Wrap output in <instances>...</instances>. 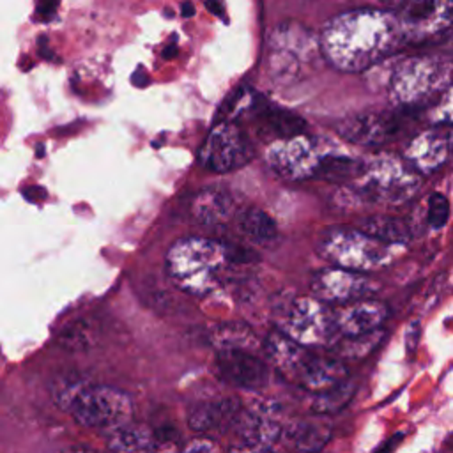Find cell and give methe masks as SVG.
I'll return each mask as SVG.
<instances>
[{
  "instance_id": "obj_17",
  "label": "cell",
  "mask_w": 453,
  "mask_h": 453,
  "mask_svg": "<svg viewBox=\"0 0 453 453\" xmlns=\"http://www.w3.org/2000/svg\"><path fill=\"white\" fill-rule=\"evenodd\" d=\"M345 379H347V368L340 357L319 356L310 350L292 382L303 386L308 391L319 393Z\"/></svg>"
},
{
  "instance_id": "obj_18",
  "label": "cell",
  "mask_w": 453,
  "mask_h": 453,
  "mask_svg": "<svg viewBox=\"0 0 453 453\" xmlns=\"http://www.w3.org/2000/svg\"><path fill=\"white\" fill-rule=\"evenodd\" d=\"M239 412L241 402L234 396H226L195 405L188 414V423L195 432H223L234 423Z\"/></svg>"
},
{
  "instance_id": "obj_2",
  "label": "cell",
  "mask_w": 453,
  "mask_h": 453,
  "mask_svg": "<svg viewBox=\"0 0 453 453\" xmlns=\"http://www.w3.org/2000/svg\"><path fill=\"white\" fill-rule=\"evenodd\" d=\"M234 267H239L230 244L203 239L184 237L175 241L166 253V273L182 292L191 296H207L226 283Z\"/></svg>"
},
{
  "instance_id": "obj_21",
  "label": "cell",
  "mask_w": 453,
  "mask_h": 453,
  "mask_svg": "<svg viewBox=\"0 0 453 453\" xmlns=\"http://www.w3.org/2000/svg\"><path fill=\"white\" fill-rule=\"evenodd\" d=\"M234 209V202L230 195L218 188L202 189L191 205V212L195 219L202 225H219L223 223Z\"/></svg>"
},
{
  "instance_id": "obj_31",
  "label": "cell",
  "mask_w": 453,
  "mask_h": 453,
  "mask_svg": "<svg viewBox=\"0 0 453 453\" xmlns=\"http://www.w3.org/2000/svg\"><path fill=\"white\" fill-rule=\"evenodd\" d=\"M437 108L441 111V119L442 120H453V80L446 87V90L439 96Z\"/></svg>"
},
{
  "instance_id": "obj_13",
  "label": "cell",
  "mask_w": 453,
  "mask_h": 453,
  "mask_svg": "<svg viewBox=\"0 0 453 453\" xmlns=\"http://www.w3.org/2000/svg\"><path fill=\"white\" fill-rule=\"evenodd\" d=\"M216 368L223 380L250 391L262 389L269 379L265 363L242 349L218 350Z\"/></svg>"
},
{
  "instance_id": "obj_32",
  "label": "cell",
  "mask_w": 453,
  "mask_h": 453,
  "mask_svg": "<svg viewBox=\"0 0 453 453\" xmlns=\"http://www.w3.org/2000/svg\"><path fill=\"white\" fill-rule=\"evenodd\" d=\"M154 439L156 442H172V441H177L179 439V432L173 428V426H163V428H157L154 432Z\"/></svg>"
},
{
  "instance_id": "obj_5",
  "label": "cell",
  "mask_w": 453,
  "mask_h": 453,
  "mask_svg": "<svg viewBox=\"0 0 453 453\" xmlns=\"http://www.w3.org/2000/svg\"><path fill=\"white\" fill-rule=\"evenodd\" d=\"M451 80V71L444 62L432 57H411L395 67L389 90L396 103L419 106L439 99Z\"/></svg>"
},
{
  "instance_id": "obj_3",
  "label": "cell",
  "mask_w": 453,
  "mask_h": 453,
  "mask_svg": "<svg viewBox=\"0 0 453 453\" xmlns=\"http://www.w3.org/2000/svg\"><path fill=\"white\" fill-rule=\"evenodd\" d=\"M64 405L76 423L87 428L117 430L131 421V396L108 384H80L64 393Z\"/></svg>"
},
{
  "instance_id": "obj_9",
  "label": "cell",
  "mask_w": 453,
  "mask_h": 453,
  "mask_svg": "<svg viewBox=\"0 0 453 453\" xmlns=\"http://www.w3.org/2000/svg\"><path fill=\"white\" fill-rule=\"evenodd\" d=\"M395 16L402 39L423 42L453 27V0H403Z\"/></svg>"
},
{
  "instance_id": "obj_8",
  "label": "cell",
  "mask_w": 453,
  "mask_h": 453,
  "mask_svg": "<svg viewBox=\"0 0 453 453\" xmlns=\"http://www.w3.org/2000/svg\"><path fill=\"white\" fill-rule=\"evenodd\" d=\"M253 156L248 134L232 120H221L207 134L200 149V163L212 172H232L246 165Z\"/></svg>"
},
{
  "instance_id": "obj_27",
  "label": "cell",
  "mask_w": 453,
  "mask_h": 453,
  "mask_svg": "<svg viewBox=\"0 0 453 453\" xmlns=\"http://www.w3.org/2000/svg\"><path fill=\"white\" fill-rule=\"evenodd\" d=\"M380 338H382V331L373 329V331L356 334V336H343V340H340L334 349H336L338 357L361 359V357L368 356L379 345Z\"/></svg>"
},
{
  "instance_id": "obj_34",
  "label": "cell",
  "mask_w": 453,
  "mask_h": 453,
  "mask_svg": "<svg viewBox=\"0 0 453 453\" xmlns=\"http://www.w3.org/2000/svg\"><path fill=\"white\" fill-rule=\"evenodd\" d=\"M380 2H384V4H388V5H393V7H398L403 0H380Z\"/></svg>"
},
{
  "instance_id": "obj_28",
  "label": "cell",
  "mask_w": 453,
  "mask_h": 453,
  "mask_svg": "<svg viewBox=\"0 0 453 453\" xmlns=\"http://www.w3.org/2000/svg\"><path fill=\"white\" fill-rule=\"evenodd\" d=\"M329 435H331V432L327 426L310 423V421L294 425V428L290 432V439H292L294 446L303 451L322 449L327 444Z\"/></svg>"
},
{
  "instance_id": "obj_29",
  "label": "cell",
  "mask_w": 453,
  "mask_h": 453,
  "mask_svg": "<svg viewBox=\"0 0 453 453\" xmlns=\"http://www.w3.org/2000/svg\"><path fill=\"white\" fill-rule=\"evenodd\" d=\"M354 395V384L342 380L324 391H319L313 400V409L317 412H336L343 409Z\"/></svg>"
},
{
  "instance_id": "obj_23",
  "label": "cell",
  "mask_w": 453,
  "mask_h": 453,
  "mask_svg": "<svg viewBox=\"0 0 453 453\" xmlns=\"http://www.w3.org/2000/svg\"><path fill=\"white\" fill-rule=\"evenodd\" d=\"M241 234L257 244H269L276 237L274 219L258 207H250L237 218Z\"/></svg>"
},
{
  "instance_id": "obj_19",
  "label": "cell",
  "mask_w": 453,
  "mask_h": 453,
  "mask_svg": "<svg viewBox=\"0 0 453 453\" xmlns=\"http://www.w3.org/2000/svg\"><path fill=\"white\" fill-rule=\"evenodd\" d=\"M232 425H235L241 441L248 448H271L280 435L278 423L264 418L258 412L241 409Z\"/></svg>"
},
{
  "instance_id": "obj_1",
  "label": "cell",
  "mask_w": 453,
  "mask_h": 453,
  "mask_svg": "<svg viewBox=\"0 0 453 453\" xmlns=\"http://www.w3.org/2000/svg\"><path fill=\"white\" fill-rule=\"evenodd\" d=\"M400 39L395 12L356 9L329 19L320 32L319 46L334 67L356 73L388 57Z\"/></svg>"
},
{
  "instance_id": "obj_10",
  "label": "cell",
  "mask_w": 453,
  "mask_h": 453,
  "mask_svg": "<svg viewBox=\"0 0 453 453\" xmlns=\"http://www.w3.org/2000/svg\"><path fill=\"white\" fill-rule=\"evenodd\" d=\"M327 150L320 143L306 138L303 133L274 140L267 149V163L274 172L287 179L317 177L322 157Z\"/></svg>"
},
{
  "instance_id": "obj_33",
  "label": "cell",
  "mask_w": 453,
  "mask_h": 453,
  "mask_svg": "<svg viewBox=\"0 0 453 453\" xmlns=\"http://www.w3.org/2000/svg\"><path fill=\"white\" fill-rule=\"evenodd\" d=\"M184 449H188V451H212V449H216V446L212 444V442H209V441H195V442H189Z\"/></svg>"
},
{
  "instance_id": "obj_6",
  "label": "cell",
  "mask_w": 453,
  "mask_h": 453,
  "mask_svg": "<svg viewBox=\"0 0 453 453\" xmlns=\"http://www.w3.org/2000/svg\"><path fill=\"white\" fill-rule=\"evenodd\" d=\"M352 182L359 195L375 202L398 203L411 198L419 189L421 177L405 159L379 156L363 163Z\"/></svg>"
},
{
  "instance_id": "obj_11",
  "label": "cell",
  "mask_w": 453,
  "mask_h": 453,
  "mask_svg": "<svg viewBox=\"0 0 453 453\" xmlns=\"http://www.w3.org/2000/svg\"><path fill=\"white\" fill-rule=\"evenodd\" d=\"M269 50L271 71L273 74L281 76L297 71L303 62H308L317 51H320V46L306 28L296 23H285L273 32Z\"/></svg>"
},
{
  "instance_id": "obj_30",
  "label": "cell",
  "mask_w": 453,
  "mask_h": 453,
  "mask_svg": "<svg viewBox=\"0 0 453 453\" xmlns=\"http://www.w3.org/2000/svg\"><path fill=\"white\" fill-rule=\"evenodd\" d=\"M448 212H449V205L444 195L441 193H434L428 198V225L432 228H441L444 226V223L448 221Z\"/></svg>"
},
{
  "instance_id": "obj_22",
  "label": "cell",
  "mask_w": 453,
  "mask_h": 453,
  "mask_svg": "<svg viewBox=\"0 0 453 453\" xmlns=\"http://www.w3.org/2000/svg\"><path fill=\"white\" fill-rule=\"evenodd\" d=\"M209 342L218 350H228V349H242L251 350L258 345L255 333L250 326L242 322H223L216 324L209 331Z\"/></svg>"
},
{
  "instance_id": "obj_7",
  "label": "cell",
  "mask_w": 453,
  "mask_h": 453,
  "mask_svg": "<svg viewBox=\"0 0 453 453\" xmlns=\"http://www.w3.org/2000/svg\"><path fill=\"white\" fill-rule=\"evenodd\" d=\"M280 331L306 347L331 345L340 338L334 310L317 297H297L290 301L281 317Z\"/></svg>"
},
{
  "instance_id": "obj_4",
  "label": "cell",
  "mask_w": 453,
  "mask_h": 453,
  "mask_svg": "<svg viewBox=\"0 0 453 453\" xmlns=\"http://www.w3.org/2000/svg\"><path fill=\"white\" fill-rule=\"evenodd\" d=\"M319 253L334 264L352 271H373L389 262V244L361 228L333 226L320 235Z\"/></svg>"
},
{
  "instance_id": "obj_16",
  "label": "cell",
  "mask_w": 453,
  "mask_h": 453,
  "mask_svg": "<svg viewBox=\"0 0 453 453\" xmlns=\"http://www.w3.org/2000/svg\"><path fill=\"white\" fill-rule=\"evenodd\" d=\"M388 317V308L384 303L370 297H361L334 310L336 327L340 336H356L373 329H379Z\"/></svg>"
},
{
  "instance_id": "obj_15",
  "label": "cell",
  "mask_w": 453,
  "mask_h": 453,
  "mask_svg": "<svg viewBox=\"0 0 453 453\" xmlns=\"http://www.w3.org/2000/svg\"><path fill=\"white\" fill-rule=\"evenodd\" d=\"M453 147V131L444 127H435L414 136L405 152L403 159L416 172H434L449 156Z\"/></svg>"
},
{
  "instance_id": "obj_12",
  "label": "cell",
  "mask_w": 453,
  "mask_h": 453,
  "mask_svg": "<svg viewBox=\"0 0 453 453\" xmlns=\"http://www.w3.org/2000/svg\"><path fill=\"white\" fill-rule=\"evenodd\" d=\"M311 290L317 299L327 304H345L375 292L373 281L359 271L331 267L313 278Z\"/></svg>"
},
{
  "instance_id": "obj_20",
  "label": "cell",
  "mask_w": 453,
  "mask_h": 453,
  "mask_svg": "<svg viewBox=\"0 0 453 453\" xmlns=\"http://www.w3.org/2000/svg\"><path fill=\"white\" fill-rule=\"evenodd\" d=\"M257 117L260 120V126H264V131L273 138V142L301 134L304 133L306 127L304 119L297 113L264 101L262 106L258 108Z\"/></svg>"
},
{
  "instance_id": "obj_26",
  "label": "cell",
  "mask_w": 453,
  "mask_h": 453,
  "mask_svg": "<svg viewBox=\"0 0 453 453\" xmlns=\"http://www.w3.org/2000/svg\"><path fill=\"white\" fill-rule=\"evenodd\" d=\"M108 448L113 451H149L157 448V442L154 434H150L147 428L126 423L113 430V435L108 441Z\"/></svg>"
},
{
  "instance_id": "obj_24",
  "label": "cell",
  "mask_w": 453,
  "mask_h": 453,
  "mask_svg": "<svg viewBox=\"0 0 453 453\" xmlns=\"http://www.w3.org/2000/svg\"><path fill=\"white\" fill-rule=\"evenodd\" d=\"M361 230L366 234L388 242V244H400L411 239L409 225L395 216H370L365 218L359 225Z\"/></svg>"
},
{
  "instance_id": "obj_25",
  "label": "cell",
  "mask_w": 453,
  "mask_h": 453,
  "mask_svg": "<svg viewBox=\"0 0 453 453\" xmlns=\"http://www.w3.org/2000/svg\"><path fill=\"white\" fill-rule=\"evenodd\" d=\"M363 161L354 159L345 154H333L326 152V156L320 161L317 177L327 182H352L359 170Z\"/></svg>"
},
{
  "instance_id": "obj_14",
  "label": "cell",
  "mask_w": 453,
  "mask_h": 453,
  "mask_svg": "<svg viewBox=\"0 0 453 453\" xmlns=\"http://www.w3.org/2000/svg\"><path fill=\"white\" fill-rule=\"evenodd\" d=\"M402 131V120L391 113H361L345 119L338 126V133L352 143L382 145L393 140Z\"/></svg>"
}]
</instances>
